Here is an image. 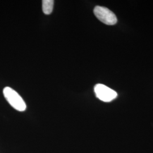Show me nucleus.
<instances>
[{
    "label": "nucleus",
    "instance_id": "20e7f679",
    "mask_svg": "<svg viewBox=\"0 0 153 153\" xmlns=\"http://www.w3.org/2000/svg\"><path fill=\"white\" fill-rule=\"evenodd\" d=\"M54 1L53 0H44L42 1V9L45 14H50L53 10Z\"/></svg>",
    "mask_w": 153,
    "mask_h": 153
},
{
    "label": "nucleus",
    "instance_id": "7ed1b4c3",
    "mask_svg": "<svg viewBox=\"0 0 153 153\" xmlns=\"http://www.w3.org/2000/svg\"><path fill=\"white\" fill-rule=\"evenodd\" d=\"M96 97L104 102H110L117 97V93L103 84H97L94 87Z\"/></svg>",
    "mask_w": 153,
    "mask_h": 153
},
{
    "label": "nucleus",
    "instance_id": "f03ea898",
    "mask_svg": "<svg viewBox=\"0 0 153 153\" xmlns=\"http://www.w3.org/2000/svg\"><path fill=\"white\" fill-rule=\"evenodd\" d=\"M94 13L100 21L107 25H114L117 19L115 14L107 7L97 6L94 9Z\"/></svg>",
    "mask_w": 153,
    "mask_h": 153
},
{
    "label": "nucleus",
    "instance_id": "f257e3e1",
    "mask_svg": "<svg viewBox=\"0 0 153 153\" xmlns=\"http://www.w3.org/2000/svg\"><path fill=\"white\" fill-rule=\"evenodd\" d=\"M4 95L12 107L18 111H24L26 109V104L22 97L14 90L6 87L3 90Z\"/></svg>",
    "mask_w": 153,
    "mask_h": 153
}]
</instances>
